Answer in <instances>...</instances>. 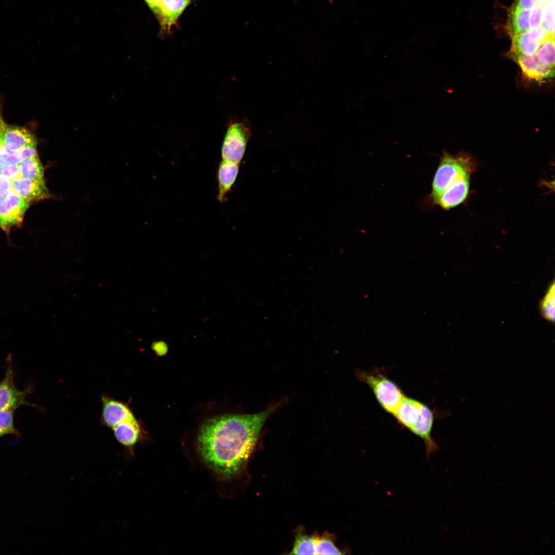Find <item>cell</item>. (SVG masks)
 I'll return each mask as SVG.
<instances>
[{"instance_id":"obj_1","label":"cell","mask_w":555,"mask_h":555,"mask_svg":"<svg viewBox=\"0 0 555 555\" xmlns=\"http://www.w3.org/2000/svg\"><path fill=\"white\" fill-rule=\"evenodd\" d=\"M276 407L254 414L225 415L206 421L197 440L202 458L222 477L238 473L253 451L266 419Z\"/></svg>"},{"instance_id":"obj_2","label":"cell","mask_w":555,"mask_h":555,"mask_svg":"<svg viewBox=\"0 0 555 555\" xmlns=\"http://www.w3.org/2000/svg\"><path fill=\"white\" fill-rule=\"evenodd\" d=\"M476 169L473 158L466 153L452 155L444 152L440 158L432 182L431 196L435 200L454 182L466 176H471Z\"/></svg>"},{"instance_id":"obj_3","label":"cell","mask_w":555,"mask_h":555,"mask_svg":"<svg viewBox=\"0 0 555 555\" xmlns=\"http://www.w3.org/2000/svg\"><path fill=\"white\" fill-rule=\"evenodd\" d=\"M358 380L368 385L382 409L392 416L404 398L400 387L382 370L358 371Z\"/></svg>"},{"instance_id":"obj_4","label":"cell","mask_w":555,"mask_h":555,"mask_svg":"<svg viewBox=\"0 0 555 555\" xmlns=\"http://www.w3.org/2000/svg\"><path fill=\"white\" fill-rule=\"evenodd\" d=\"M250 135L251 131L246 121H230L222 143V160L239 164Z\"/></svg>"},{"instance_id":"obj_5","label":"cell","mask_w":555,"mask_h":555,"mask_svg":"<svg viewBox=\"0 0 555 555\" xmlns=\"http://www.w3.org/2000/svg\"><path fill=\"white\" fill-rule=\"evenodd\" d=\"M190 0H145L158 18L161 29L169 31Z\"/></svg>"},{"instance_id":"obj_6","label":"cell","mask_w":555,"mask_h":555,"mask_svg":"<svg viewBox=\"0 0 555 555\" xmlns=\"http://www.w3.org/2000/svg\"><path fill=\"white\" fill-rule=\"evenodd\" d=\"M117 441L124 448L127 459L134 456L136 445L143 438L139 422L135 417L124 420L111 429Z\"/></svg>"},{"instance_id":"obj_7","label":"cell","mask_w":555,"mask_h":555,"mask_svg":"<svg viewBox=\"0 0 555 555\" xmlns=\"http://www.w3.org/2000/svg\"><path fill=\"white\" fill-rule=\"evenodd\" d=\"M28 206L29 202L15 193L0 199V227L8 230L20 224Z\"/></svg>"},{"instance_id":"obj_8","label":"cell","mask_w":555,"mask_h":555,"mask_svg":"<svg viewBox=\"0 0 555 555\" xmlns=\"http://www.w3.org/2000/svg\"><path fill=\"white\" fill-rule=\"evenodd\" d=\"M29 391V389L21 391L15 386L13 371L11 366H9L0 382V410L15 411L21 405L28 404L26 398Z\"/></svg>"},{"instance_id":"obj_9","label":"cell","mask_w":555,"mask_h":555,"mask_svg":"<svg viewBox=\"0 0 555 555\" xmlns=\"http://www.w3.org/2000/svg\"><path fill=\"white\" fill-rule=\"evenodd\" d=\"M0 134L3 145L7 150L15 151L36 145L35 137L26 128L8 125L1 117Z\"/></svg>"},{"instance_id":"obj_10","label":"cell","mask_w":555,"mask_h":555,"mask_svg":"<svg viewBox=\"0 0 555 555\" xmlns=\"http://www.w3.org/2000/svg\"><path fill=\"white\" fill-rule=\"evenodd\" d=\"M102 423L112 429L115 425L135 417L128 404L114 399L107 395L101 397Z\"/></svg>"},{"instance_id":"obj_11","label":"cell","mask_w":555,"mask_h":555,"mask_svg":"<svg viewBox=\"0 0 555 555\" xmlns=\"http://www.w3.org/2000/svg\"><path fill=\"white\" fill-rule=\"evenodd\" d=\"M434 415L431 409L422 403L419 415L410 431L423 441L427 456L435 452L438 446L432 436Z\"/></svg>"},{"instance_id":"obj_12","label":"cell","mask_w":555,"mask_h":555,"mask_svg":"<svg viewBox=\"0 0 555 555\" xmlns=\"http://www.w3.org/2000/svg\"><path fill=\"white\" fill-rule=\"evenodd\" d=\"M11 184L14 192L28 202L50 197L44 180L29 179L21 177L12 180Z\"/></svg>"},{"instance_id":"obj_13","label":"cell","mask_w":555,"mask_h":555,"mask_svg":"<svg viewBox=\"0 0 555 555\" xmlns=\"http://www.w3.org/2000/svg\"><path fill=\"white\" fill-rule=\"evenodd\" d=\"M470 176L458 179L450 186L435 202L445 210H449L464 202L470 188Z\"/></svg>"},{"instance_id":"obj_14","label":"cell","mask_w":555,"mask_h":555,"mask_svg":"<svg viewBox=\"0 0 555 555\" xmlns=\"http://www.w3.org/2000/svg\"><path fill=\"white\" fill-rule=\"evenodd\" d=\"M239 171V164L222 160L219 164L217 178V200L220 202L227 200V195L235 182Z\"/></svg>"},{"instance_id":"obj_15","label":"cell","mask_w":555,"mask_h":555,"mask_svg":"<svg viewBox=\"0 0 555 555\" xmlns=\"http://www.w3.org/2000/svg\"><path fill=\"white\" fill-rule=\"evenodd\" d=\"M421 404L422 402L405 396L393 416L398 424L410 430L419 415Z\"/></svg>"},{"instance_id":"obj_16","label":"cell","mask_w":555,"mask_h":555,"mask_svg":"<svg viewBox=\"0 0 555 555\" xmlns=\"http://www.w3.org/2000/svg\"><path fill=\"white\" fill-rule=\"evenodd\" d=\"M531 10L510 7L507 22V29L510 38L530 29Z\"/></svg>"},{"instance_id":"obj_17","label":"cell","mask_w":555,"mask_h":555,"mask_svg":"<svg viewBox=\"0 0 555 555\" xmlns=\"http://www.w3.org/2000/svg\"><path fill=\"white\" fill-rule=\"evenodd\" d=\"M18 166L23 178L29 179L44 180V168L38 156L26 159L20 162Z\"/></svg>"},{"instance_id":"obj_18","label":"cell","mask_w":555,"mask_h":555,"mask_svg":"<svg viewBox=\"0 0 555 555\" xmlns=\"http://www.w3.org/2000/svg\"><path fill=\"white\" fill-rule=\"evenodd\" d=\"M542 315L547 321L554 322L555 317V287L552 282L548 288L540 304Z\"/></svg>"},{"instance_id":"obj_19","label":"cell","mask_w":555,"mask_h":555,"mask_svg":"<svg viewBox=\"0 0 555 555\" xmlns=\"http://www.w3.org/2000/svg\"><path fill=\"white\" fill-rule=\"evenodd\" d=\"M294 554H316L315 537L299 534L291 552Z\"/></svg>"},{"instance_id":"obj_20","label":"cell","mask_w":555,"mask_h":555,"mask_svg":"<svg viewBox=\"0 0 555 555\" xmlns=\"http://www.w3.org/2000/svg\"><path fill=\"white\" fill-rule=\"evenodd\" d=\"M14 410H0V437L8 434L18 435L14 424Z\"/></svg>"},{"instance_id":"obj_21","label":"cell","mask_w":555,"mask_h":555,"mask_svg":"<svg viewBox=\"0 0 555 555\" xmlns=\"http://www.w3.org/2000/svg\"><path fill=\"white\" fill-rule=\"evenodd\" d=\"M541 28L547 34H554V0H550L545 6Z\"/></svg>"},{"instance_id":"obj_22","label":"cell","mask_w":555,"mask_h":555,"mask_svg":"<svg viewBox=\"0 0 555 555\" xmlns=\"http://www.w3.org/2000/svg\"><path fill=\"white\" fill-rule=\"evenodd\" d=\"M316 554H341L331 539L327 537H315Z\"/></svg>"},{"instance_id":"obj_23","label":"cell","mask_w":555,"mask_h":555,"mask_svg":"<svg viewBox=\"0 0 555 555\" xmlns=\"http://www.w3.org/2000/svg\"><path fill=\"white\" fill-rule=\"evenodd\" d=\"M544 7L536 5L531 9L529 19L530 28L534 29L540 27L541 23Z\"/></svg>"},{"instance_id":"obj_24","label":"cell","mask_w":555,"mask_h":555,"mask_svg":"<svg viewBox=\"0 0 555 555\" xmlns=\"http://www.w3.org/2000/svg\"><path fill=\"white\" fill-rule=\"evenodd\" d=\"M0 168L1 175L10 180L22 177L19 170L18 164L6 165Z\"/></svg>"},{"instance_id":"obj_25","label":"cell","mask_w":555,"mask_h":555,"mask_svg":"<svg viewBox=\"0 0 555 555\" xmlns=\"http://www.w3.org/2000/svg\"><path fill=\"white\" fill-rule=\"evenodd\" d=\"M0 174V199L8 196L12 193H15L12 189L11 181Z\"/></svg>"},{"instance_id":"obj_26","label":"cell","mask_w":555,"mask_h":555,"mask_svg":"<svg viewBox=\"0 0 555 555\" xmlns=\"http://www.w3.org/2000/svg\"><path fill=\"white\" fill-rule=\"evenodd\" d=\"M36 145L26 146L20 150V153L23 160L38 156L36 149Z\"/></svg>"},{"instance_id":"obj_27","label":"cell","mask_w":555,"mask_h":555,"mask_svg":"<svg viewBox=\"0 0 555 555\" xmlns=\"http://www.w3.org/2000/svg\"><path fill=\"white\" fill-rule=\"evenodd\" d=\"M539 0H515L511 7L520 9H532Z\"/></svg>"},{"instance_id":"obj_28","label":"cell","mask_w":555,"mask_h":555,"mask_svg":"<svg viewBox=\"0 0 555 555\" xmlns=\"http://www.w3.org/2000/svg\"><path fill=\"white\" fill-rule=\"evenodd\" d=\"M152 349L159 356L163 355L167 351L166 345L163 342H156L153 344Z\"/></svg>"},{"instance_id":"obj_29","label":"cell","mask_w":555,"mask_h":555,"mask_svg":"<svg viewBox=\"0 0 555 555\" xmlns=\"http://www.w3.org/2000/svg\"><path fill=\"white\" fill-rule=\"evenodd\" d=\"M550 0H539L536 5H539L542 6L543 7H545V6L547 4V3Z\"/></svg>"},{"instance_id":"obj_30","label":"cell","mask_w":555,"mask_h":555,"mask_svg":"<svg viewBox=\"0 0 555 555\" xmlns=\"http://www.w3.org/2000/svg\"><path fill=\"white\" fill-rule=\"evenodd\" d=\"M2 138H1V134H0V143H2Z\"/></svg>"}]
</instances>
